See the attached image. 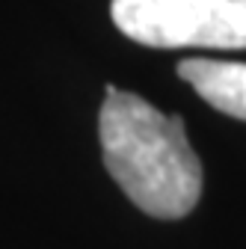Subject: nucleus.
<instances>
[{
  "label": "nucleus",
  "mask_w": 246,
  "mask_h": 249,
  "mask_svg": "<svg viewBox=\"0 0 246 249\" xmlns=\"http://www.w3.org/2000/svg\"><path fill=\"white\" fill-rule=\"evenodd\" d=\"M98 137L107 172L140 211L181 220L199 205L202 163L181 116H163L134 92L107 86Z\"/></svg>",
  "instance_id": "nucleus-1"
},
{
  "label": "nucleus",
  "mask_w": 246,
  "mask_h": 249,
  "mask_svg": "<svg viewBox=\"0 0 246 249\" xmlns=\"http://www.w3.org/2000/svg\"><path fill=\"white\" fill-rule=\"evenodd\" d=\"M110 15L148 48H246V0H113Z\"/></svg>",
  "instance_id": "nucleus-2"
},
{
  "label": "nucleus",
  "mask_w": 246,
  "mask_h": 249,
  "mask_svg": "<svg viewBox=\"0 0 246 249\" xmlns=\"http://www.w3.org/2000/svg\"><path fill=\"white\" fill-rule=\"evenodd\" d=\"M178 77L187 80L211 107L246 122V62L184 59Z\"/></svg>",
  "instance_id": "nucleus-3"
}]
</instances>
